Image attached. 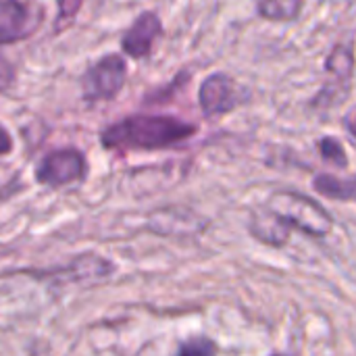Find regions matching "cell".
<instances>
[{
  "label": "cell",
  "instance_id": "1",
  "mask_svg": "<svg viewBox=\"0 0 356 356\" xmlns=\"http://www.w3.org/2000/svg\"><path fill=\"white\" fill-rule=\"evenodd\" d=\"M196 134L192 123H186L167 115H134L125 117L102 131V144L106 148H134V150H159L175 146Z\"/></svg>",
  "mask_w": 356,
  "mask_h": 356
},
{
  "label": "cell",
  "instance_id": "2",
  "mask_svg": "<svg viewBox=\"0 0 356 356\" xmlns=\"http://www.w3.org/2000/svg\"><path fill=\"white\" fill-rule=\"evenodd\" d=\"M267 207H269V215L275 219V225L284 227V234L288 229H298L302 234L323 238L334 227L330 213L302 194L277 192L269 198Z\"/></svg>",
  "mask_w": 356,
  "mask_h": 356
},
{
  "label": "cell",
  "instance_id": "3",
  "mask_svg": "<svg viewBox=\"0 0 356 356\" xmlns=\"http://www.w3.org/2000/svg\"><path fill=\"white\" fill-rule=\"evenodd\" d=\"M127 77V65L121 54H106L96 60L83 75L81 88L83 96L90 102L96 100H111L115 98Z\"/></svg>",
  "mask_w": 356,
  "mask_h": 356
},
{
  "label": "cell",
  "instance_id": "4",
  "mask_svg": "<svg viewBox=\"0 0 356 356\" xmlns=\"http://www.w3.org/2000/svg\"><path fill=\"white\" fill-rule=\"evenodd\" d=\"M42 21L44 10L33 2L0 0V46L33 35Z\"/></svg>",
  "mask_w": 356,
  "mask_h": 356
},
{
  "label": "cell",
  "instance_id": "5",
  "mask_svg": "<svg viewBox=\"0 0 356 356\" xmlns=\"http://www.w3.org/2000/svg\"><path fill=\"white\" fill-rule=\"evenodd\" d=\"M86 175V159L73 148L50 152L38 167V181L50 188H60L79 181Z\"/></svg>",
  "mask_w": 356,
  "mask_h": 356
},
{
  "label": "cell",
  "instance_id": "6",
  "mask_svg": "<svg viewBox=\"0 0 356 356\" xmlns=\"http://www.w3.org/2000/svg\"><path fill=\"white\" fill-rule=\"evenodd\" d=\"M240 100H242V96H240L236 81L225 73L209 75L202 81L200 92H198L200 108L209 117H217V115H225V113L234 111L240 104Z\"/></svg>",
  "mask_w": 356,
  "mask_h": 356
},
{
  "label": "cell",
  "instance_id": "7",
  "mask_svg": "<svg viewBox=\"0 0 356 356\" xmlns=\"http://www.w3.org/2000/svg\"><path fill=\"white\" fill-rule=\"evenodd\" d=\"M325 69H327V81H325L323 90L317 94L315 104L323 102L325 106H332L334 102L340 100V96L346 94L348 86H350V77H353V69H355L353 50L342 44L336 46L327 58Z\"/></svg>",
  "mask_w": 356,
  "mask_h": 356
},
{
  "label": "cell",
  "instance_id": "8",
  "mask_svg": "<svg viewBox=\"0 0 356 356\" xmlns=\"http://www.w3.org/2000/svg\"><path fill=\"white\" fill-rule=\"evenodd\" d=\"M161 31H163V23H161L159 15L146 10L123 33L121 48L131 58H144L152 52V46H154L156 38L161 35Z\"/></svg>",
  "mask_w": 356,
  "mask_h": 356
},
{
  "label": "cell",
  "instance_id": "9",
  "mask_svg": "<svg viewBox=\"0 0 356 356\" xmlns=\"http://www.w3.org/2000/svg\"><path fill=\"white\" fill-rule=\"evenodd\" d=\"M313 186L325 198L356 202V179H340L334 175H317Z\"/></svg>",
  "mask_w": 356,
  "mask_h": 356
},
{
  "label": "cell",
  "instance_id": "10",
  "mask_svg": "<svg viewBox=\"0 0 356 356\" xmlns=\"http://www.w3.org/2000/svg\"><path fill=\"white\" fill-rule=\"evenodd\" d=\"M305 0H261L259 13L269 21H294L302 13Z\"/></svg>",
  "mask_w": 356,
  "mask_h": 356
},
{
  "label": "cell",
  "instance_id": "11",
  "mask_svg": "<svg viewBox=\"0 0 356 356\" xmlns=\"http://www.w3.org/2000/svg\"><path fill=\"white\" fill-rule=\"evenodd\" d=\"M319 152H321V156L327 163H332L336 167H346L348 165L344 146L336 138H323V140H319Z\"/></svg>",
  "mask_w": 356,
  "mask_h": 356
},
{
  "label": "cell",
  "instance_id": "12",
  "mask_svg": "<svg viewBox=\"0 0 356 356\" xmlns=\"http://www.w3.org/2000/svg\"><path fill=\"white\" fill-rule=\"evenodd\" d=\"M177 356H215V344L207 338H196L184 344Z\"/></svg>",
  "mask_w": 356,
  "mask_h": 356
},
{
  "label": "cell",
  "instance_id": "13",
  "mask_svg": "<svg viewBox=\"0 0 356 356\" xmlns=\"http://www.w3.org/2000/svg\"><path fill=\"white\" fill-rule=\"evenodd\" d=\"M83 0H58V21L65 23V21H71L79 8H81Z\"/></svg>",
  "mask_w": 356,
  "mask_h": 356
},
{
  "label": "cell",
  "instance_id": "14",
  "mask_svg": "<svg viewBox=\"0 0 356 356\" xmlns=\"http://www.w3.org/2000/svg\"><path fill=\"white\" fill-rule=\"evenodd\" d=\"M10 148H13V140H10V136L6 134V129L0 127V154L10 152Z\"/></svg>",
  "mask_w": 356,
  "mask_h": 356
},
{
  "label": "cell",
  "instance_id": "15",
  "mask_svg": "<svg viewBox=\"0 0 356 356\" xmlns=\"http://www.w3.org/2000/svg\"><path fill=\"white\" fill-rule=\"evenodd\" d=\"M344 125H346V129L356 138V111L355 113H350V115L344 119Z\"/></svg>",
  "mask_w": 356,
  "mask_h": 356
},
{
  "label": "cell",
  "instance_id": "16",
  "mask_svg": "<svg viewBox=\"0 0 356 356\" xmlns=\"http://www.w3.org/2000/svg\"><path fill=\"white\" fill-rule=\"evenodd\" d=\"M273 356H286V355H273Z\"/></svg>",
  "mask_w": 356,
  "mask_h": 356
}]
</instances>
